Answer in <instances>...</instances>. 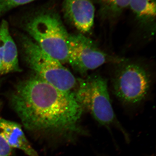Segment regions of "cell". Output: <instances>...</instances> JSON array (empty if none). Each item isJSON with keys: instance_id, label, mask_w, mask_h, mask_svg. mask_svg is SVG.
I'll list each match as a JSON object with an SVG mask.
<instances>
[{"instance_id": "obj_14", "label": "cell", "mask_w": 156, "mask_h": 156, "mask_svg": "<svg viewBox=\"0 0 156 156\" xmlns=\"http://www.w3.org/2000/svg\"><path fill=\"white\" fill-rule=\"evenodd\" d=\"M2 62L0 58V75H2Z\"/></svg>"}, {"instance_id": "obj_2", "label": "cell", "mask_w": 156, "mask_h": 156, "mask_svg": "<svg viewBox=\"0 0 156 156\" xmlns=\"http://www.w3.org/2000/svg\"><path fill=\"white\" fill-rule=\"evenodd\" d=\"M22 27L46 53L62 64L68 63L69 34L54 9L34 10L23 18Z\"/></svg>"}, {"instance_id": "obj_11", "label": "cell", "mask_w": 156, "mask_h": 156, "mask_svg": "<svg viewBox=\"0 0 156 156\" xmlns=\"http://www.w3.org/2000/svg\"><path fill=\"white\" fill-rule=\"evenodd\" d=\"M105 17L115 18L129 7L130 0H95Z\"/></svg>"}, {"instance_id": "obj_15", "label": "cell", "mask_w": 156, "mask_h": 156, "mask_svg": "<svg viewBox=\"0 0 156 156\" xmlns=\"http://www.w3.org/2000/svg\"><path fill=\"white\" fill-rule=\"evenodd\" d=\"M2 79H0V87H1V84H2Z\"/></svg>"}, {"instance_id": "obj_13", "label": "cell", "mask_w": 156, "mask_h": 156, "mask_svg": "<svg viewBox=\"0 0 156 156\" xmlns=\"http://www.w3.org/2000/svg\"><path fill=\"white\" fill-rule=\"evenodd\" d=\"M13 149L0 136V156H14Z\"/></svg>"}, {"instance_id": "obj_5", "label": "cell", "mask_w": 156, "mask_h": 156, "mask_svg": "<svg viewBox=\"0 0 156 156\" xmlns=\"http://www.w3.org/2000/svg\"><path fill=\"white\" fill-rule=\"evenodd\" d=\"M150 86V77L146 71L134 63L126 64L120 69L113 81L117 97L125 103L132 104L145 98Z\"/></svg>"}, {"instance_id": "obj_7", "label": "cell", "mask_w": 156, "mask_h": 156, "mask_svg": "<svg viewBox=\"0 0 156 156\" xmlns=\"http://www.w3.org/2000/svg\"><path fill=\"white\" fill-rule=\"evenodd\" d=\"M62 11L66 19L82 34L89 32L94 24V0H63Z\"/></svg>"}, {"instance_id": "obj_6", "label": "cell", "mask_w": 156, "mask_h": 156, "mask_svg": "<svg viewBox=\"0 0 156 156\" xmlns=\"http://www.w3.org/2000/svg\"><path fill=\"white\" fill-rule=\"evenodd\" d=\"M68 49V63L80 73L96 69L112 60L110 56L82 34H69Z\"/></svg>"}, {"instance_id": "obj_3", "label": "cell", "mask_w": 156, "mask_h": 156, "mask_svg": "<svg viewBox=\"0 0 156 156\" xmlns=\"http://www.w3.org/2000/svg\"><path fill=\"white\" fill-rule=\"evenodd\" d=\"M18 41L23 59L36 75L60 90L74 92L77 80L62 63L46 53L27 35L19 34Z\"/></svg>"}, {"instance_id": "obj_8", "label": "cell", "mask_w": 156, "mask_h": 156, "mask_svg": "<svg viewBox=\"0 0 156 156\" xmlns=\"http://www.w3.org/2000/svg\"><path fill=\"white\" fill-rule=\"evenodd\" d=\"M0 58L2 62V75L21 71L17 46L10 33L9 23L5 20L0 25Z\"/></svg>"}, {"instance_id": "obj_4", "label": "cell", "mask_w": 156, "mask_h": 156, "mask_svg": "<svg viewBox=\"0 0 156 156\" xmlns=\"http://www.w3.org/2000/svg\"><path fill=\"white\" fill-rule=\"evenodd\" d=\"M74 92L84 110L90 112L99 124L108 126L115 119L106 80L99 75L77 79Z\"/></svg>"}, {"instance_id": "obj_9", "label": "cell", "mask_w": 156, "mask_h": 156, "mask_svg": "<svg viewBox=\"0 0 156 156\" xmlns=\"http://www.w3.org/2000/svg\"><path fill=\"white\" fill-rule=\"evenodd\" d=\"M0 136L13 148L22 151L28 156H39L18 123L0 118Z\"/></svg>"}, {"instance_id": "obj_10", "label": "cell", "mask_w": 156, "mask_h": 156, "mask_svg": "<svg viewBox=\"0 0 156 156\" xmlns=\"http://www.w3.org/2000/svg\"><path fill=\"white\" fill-rule=\"evenodd\" d=\"M129 7L140 21L149 22L155 18L156 0H130Z\"/></svg>"}, {"instance_id": "obj_12", "label": "cell", "mask_w": 156, "mask_h": 156, "mask_svg": "<svg viewBox=\"0 0 156 156\" xmlns=\"http://www.w3.org/2000/svg\"><path fill=\"white\" fill-rule=\"evenodd\" d=\"M36 0H0V18L12 9Z\"/></svg>"}, {"instance_id": "obj_1", "label": "cell", "mask_w": 156, "mask_h": 156, "mask_svg": "<svg viewBox=\"0 0 156 156\" xmlns=\"http://www.w3.org/2000/svg\"><path fill=\"white\" fill-rule=\"evenodd\" d=\"M9 98L24 128L39 139L71 140L87 134L74 92L60 90L35 75L18 82Z\"/></svg>"}]
</instances>
